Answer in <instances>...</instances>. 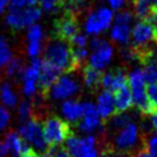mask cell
Masks as SVG:
<instances>
[{
    "label": "cell",
    "instance_id": "10",
    "mask_svg": "<svg viewBox=\"0 0 157 157\" xmlns=\"http://www.w3.org/2000/svg\"><path fill=\"white\" fill-rule=\"evenodd\" d=\"M113 21V13L106 7H101L88 15L84 22L86 33L89 35H98L103 33L111 25Z\"/></svg>",
    "mask_w": 157,
    "mask_h": 157
},
{
    "label": "cell",
    "instance_id": "17",
    "mask_svg": "<svg viewBox=\"0 0 157 157\" xmlns=\"http://www.w3.org/2000/svg\"><path fill=\"white\" fill-rule=\"evenodd\" d=\"M78 31V21L74 15L66 14L61 16L60 19L56 21V34L57 38H60L63 40L71 39L74 35H76Z\"/></svg>",
    "mask_w": 157,
    "mask_h": 157
},
{
    "label": "cell",
    "instance_id": "4",
    "mask_svg": "<svg viewBox=\"0 0 157 157\" xmlns=\"http://www.w3.org/2000/svg\"><path fill=\"white\" fill-rule=\"evenodd\" d=\"M43 135L48 146L59 148L69 136V125L59 117H48L42 123Z\"/></svg>",
    "mask_w": 157,
    "mask_h": 157
},
{
    "label": "cell",
    "instance_id": "8",
    "mask_svg": "<svg viewBox=\"0 0 157 157\" xmlns=\"http://www.w3.org/2000/svg\"><path fill=\"white\" fill-rule=\"evenodd\" d=\"M42 16V10L38 7H25L20 10H10L5 22L10 28L15 30L25 29L36 25Z\"/></svg>",
    "mask_w": 157,
    "mask_h": 157
},
{
    "label": "cell",
    "instance_id": "2",
    "mask_svg": "<svg viewBox=\"0 0 157 157\" xmlns=\"http://www.w3.org/2000/svg\"><path fill=\"white\" fill-rule=\"evenodd\" d=\"M65 149L71 157H99L98 140L95 135H69Z\"/></svg>",
    "mask_w": 157,
    "mask_h": 157
},
{
    "label": "cell",
    "instance_id": "40",
    "mask_svg": "<svg viewBox=\"0 0 157 157\" xmlns=\"http://www.w3.org/2000/svg\"><path fill=\"white\" fill-rule=\"evenodd\" d=\"M109 5L111 6V8L114 10H120L125 5V0H108Z\"/></svg>",
    "mask_w": 157,
    "mask_h": 157
},
{
    "label": "cell",
    "instance_id": "16",
    "mask_svg": "<svg viewBox=\"0 0 157 157\" xmlns=\"http://www.w3.org/2000/svg\"><path fill=\"white\" fill-rule=\"evenodd\" d=\"M94 104L97 110L98 116L102 120H108L117 113L114 97H113V94L110 91H106V90L101 91L96 98V103Z\"/></svg>",
    "mask_w": 157,
    "mask_h": 157
},
{
    "label": "cell",
    "instance_id": "25",
    "mask_svg": "<svg viewBox=\"0 0 157 157\" xmlns=\"http://www.w3.org/2000/svg\"><path fill=\"white\" fill-rule=\"evenodd\" d=\"M155 7L156 6L154 4V0H135L134 12H135V14L139 19L144 21Z\"/></svg>",
    "mask_w": 157,
    "mask_h": 157
},
{
    "label": "cell",
    "instance_id": "37",
    "mask_svg": "<svg viewBox=\"0 0 157 157\" xmlns=\"http://www.w3.org/2000/svg\"><path fill=\"white\" fill-rule=\"evenodd\" d=\"M25 7H28L27 0H10V10H20Z\"/></svg>",
    "mask_w": 157,
    "mask_h": 157
},
{
    "label": "cell",
    "instance_id": "47",
    "mask_svg": "<svg viewBox=\"0 0 157 157\" xmlns=\"http://www.w3.org/2000/svg\"><path fill=\"white\" fill-rule=\"evenodd\" d=\"M99 157H106V156H105V155H101Z\"/></svg>",
    "mask_w": 157,
    "mask_h": 157
},
{
    "label": "cell",
    "instance_id": "27",
    "mask_svg": "<svg viewBox=\"0 0 157 157\" xmlns=\"http://www.w3.org/2000/svg\"><path fill=\"white\" fill-rule=\"evenodd\" d=\"M12 50L7 39L0 35V68L5 67L6 65L12 60Z\"/></svg>",
    "mask_w": 157,
    "mask_h": 157
},
{
    "label": "cell",
    "instance_id": "15",
    "mask_svg": "<svg viewBox=\"0 0 157 157\" xmlns=\"http://www.w3.org/2000/svg\"><path fill=\"white\" fill-rule=\"evenodd\" d=\"M155 34L156 31L146 21H140L135 23L132 29V34H131L134 48L146 46L148 43H150L152 40V38L155 37Z\"/></svg>",
    "mask_w": 157,
    "mask_h": 157
},
{
    "label": "cell",
    "instance_id": "38",
    "mask_svg": "<svg viewBox=\"0 0 157 157\" xmlns=\"http://www.w3.org/2000/svg\"><path fill=\"white\" fill-rule=\"evenodd\" d=\"M144 21L151 25L155 31H157V7H155V8L150 12V14L148 15L147 19L144 20Z\"/></svg>",
    "mask_w": 157,
    "mask_h": 157
},
{
    "label": "cell",
    "instance_id": "26",
    "mask_svg": "<svg viewBox=\"0 0 157 157\" xmlns=\"http://www.w3.org/2000/svg\"><path fill=\"white\" fill-rule=\"evenodd\" d=\"M33 113H34V106L33 103L28 99L20 102L19 105L16 106V117L20 120V123H25L31 119Z\"/></svg>",
    "mask_w": 157,
    "mask_h": 157
},
{
    "label": "cell",
    "instance_id": "30",
    "mask_svg": "<svg viewBox=\"0 0 157 157\" xmlns=\"http://www.w3.org/2000/svg\"><path fill=\"white\" fill-rule=\"evenodd\" d=\"M72 57L75 67L78 65L83 64L86 59L88 58V50L86 48H74L72 49Z\"/></svg>",
    "mask_w": 157,
    "mask_h": 157
},
{
    "label": "cell",
    "instance_id": "19",
    "mask_svg": "<svg viewBox=\"0 0 157 157\" xmlns=\"http://www.w3.org/2000/svg\"><path fill=\"white\" fill-rule=\"evenodd\" d=\"M140 58L142 60L143 65V72L146 75L148 84L157 83V57L151 52H141Z\"/></svg>",
    "mask_w": 157,
    "mask_h": 157
},
{
    "label": "cell",
    "instance_id": "24",
    "mask_svg": "<svg viewBox=\"0 0 157 157\" xmlns=\"http://www.w3.org/2000/svg\"><path fill=\"white\" fill-rule=\"evenodd\" d=\"M102 73L97 69L87 66L83 71V83L86 87L93 89L96 88L98 84H101Z\"/></svg>",
    "mask_w": 157,
    "mask_h": 157
},
{
    "label": "cell",
    "instance_id": "28",
    "mask_svg": "<svg viewBox=\"0 0 157 157\" xmlns=\"http://www.w3.org/2000/svg\"><path fill=\"white\" fill-rule=\"evenodd\" d=\"M5 71H6V75L10 76V78L22 75L23 71H25L22 60L19 58H12V60L5 66Z\"/></svg>",
    "mask_w": 157,
    "mask_h": 157
},
{
    "label": "cell",
    "instance_id": "29",
    "mask_svg": "<svg viewBox=\"0 0 157 157\" xmlns=\"http://www.w3.org/2000/svg\"><path fill=\"white\" fill-rule=\"evenodd\" d=\"M44 38V33L39 25H31L27 34V39L29 44H42Z\"/></svg>",
    "mask_w": 157,
    "mask_h": 157
},
{
    "label": "cell",
    "instance_id": "14",
    "mask_svg": "<svg viewBox=\"0 0 157 157\" xmlns=\"http://www.w3.org/2000/svg\"><path fill=\"white\" fill-rule=\"evenodd\" d=\"M61 119L68 124H78L83 114V103L72 98L64 101L60 104Z\"/></svg>",
    "mask_w": 157,
    "mask_h": 157
},
{
    "label": "cell",
    "instance_id": "7",
    "mask_svg": "<svg viewBox=\"0 0 157 157\" xmlns=\"http://www.w3.org/2000/svg\"><path fill=\"white\" fill-rule=\"evenodd\" d=\"M90 46L93 53L89 57V66L101 72L111 63L113 56L112 45L108 40L95 36L90 42Z\"/></svg>",
    "mask_w": 157,
    "mask_h": 157
},
{
    "label": "cell",
    "instance_id": "35",
    "mask_svg": "<svg viewBox=\"0 0 157 157\" xmlns=\"http://www.w3.org/2000/svg\"><path fill=\"white\" fill-rule=\"evenodd\" d=\"M69 43L73 46H75V48H86V45L88 43V39H87V36L78 33V34L74 35L73 37L69 39Z\"/></svg>",
    "mask_w": 157,
    "mask_h": 157
},
{
    "label": "cell",
    "instance_id": "20",
    "mask_svg": "<svg viewBox=\"0 0 157 157\" xmlns=\"http://www.w3.org/2000/svg\"><path fill=\"white\" fill-rule=\"evenodd\" d=\"M59 76H60V72L58 69L43 60L40 73H39L38 87H40L43 90H49L50 87L58 80Z\"/></svg>",
    "mask_w": 157,
    "mask_h": 157
},
{
    "label": "cell",
    "instance_id": "3",
    "mask_svg": "<svg viewBox=\"0 0 157 157\" xmlns=\"http://www.w3.org/2000/svg\"><path fill=\"white\" fill-rule=\"evenodd\" d=\"M17 133L33 151L42 154L48 150L49 146L45 142L42 123L39 120L31 118L25 123H21L17 128Z\"/></svg>",
    "mask_w": 157,
    "mask_h": 157
},
{
    "label": "cell",
    "instance_id": "46",
    "mask_svg": "<svg viewBox=\"0 0 157 157\" xmlns=\"http://www.w3.org/2000/svg\"><path fill=\"white\" fill-rule=\"evenodd\" d=\"M155 37H156V42H157V31H156V34H155Z\"/></svg>",
    "mask_w": 157,
    "mask_h": 157
},
{
    "label": "cell",
    "instance_id": "18",
    "mask_svg": "<svg viewBox=\"0 0 157 157\" xmlns=\"http://www.w3.org/2000/svg\"><path fill=\"white\" fill-rule=\"evenodd\" d=\"M4 141L7 144V147L10 149V152L13 156L23 157L28 152L31 151L30 147L25 142V140L20 136L17 132L7 133Z\"/></svg>",
    "mask_w": 157,
    "mask_h": 157
},
{
    "label": "cell",
    "instance_id": "44",
    "mask_svg": "<svg viewBox=\"0 0 157 157\" xmlns=\"http://www.w3.org/2000/svg\"><path fill=\"white\" fill-rule=\"evenodd\" d=\"M10 0H0V13H2L7 6L10 5Z\"/></svg>",
    "mask_w": 157,
    "mask_h": 157
},
{
    "label": "cell",
    "instance_id": "32",
    "mask_svg": "<svg viewBox=\"0 0 157 157\" xmlns=\"http://www.w3.org/2000/svg\"><path fill=\"white\" fill-rule=\"evenodd\" d=\"M10 124V112L0 104V132L5 131Z\"/></svg>",
    "mask_w": 157,
    "mask_h": 157
},
{
    "label": "cell",
    "instance_id": "22",
    "mask_svg": "<svg viewBox=\"0 0 157 157\" xmlns=\"http://www.w3.org/2000/svg\"><path fill=\"white\" fill-rule=\"evenodd\" d=\"M0 101L1 105L7 110L14 109L19 105V96L15 93L12 84L8 82H4L0 86Z\"/></svg>",
    "mask_w": 157,
    "mask_h": 157
},
{
    "label": "cell",
    "instance_id": "41",
    "mask_svg": "<svg viewBox=\"0 0 157 157\" xmlns=\"http://www.w3.org/2000/svg\"><path fill=\"white\" fill-rule=\"evenodd\" d=\"M10 154V149L5 143V141H0V157H8Z\"/></svg>",
    "mask_w": 157,
    "mask_h": 157
},
{
    "label": "cell",
    "instance_id": "21",
    "mask_svg": "<svg viewBox=\"0 0 157 157\" xmlns=\"http://www.w3.org/2000/svg\"><path fill=\"white\" fill-rule=\"evenodd\" d=\"M113 97H114L117 112H128L129 109L134 105L132 93L128 88V86H125L121 89L117 90L116 93H113Z\"/></svg>",
    "mask_w": 157,
    "mask_h": 157
},
{
    "label": "cell",
    "instance_id": "23",
    "mask_svg": "<svg viewBox=\"0 0 157 157\" xmlns=\"http://www.w3.org/2000/svg\"><path fill=\"white\" fill-rule=\"evenodd\" d=\"M133 114L128 112H117L112 118H110V127L113 132H117L119 129L127 126L128 124L134 121Z\"/></svg>",
    "mask_w": 157,
    "mask_h": 157
},
{
    "label": "cell",
    "instance_id": "33",
    "mask_svg": "<svg viewBox=\"0 0 157 157\" xmlns=\"http://www.w3.org/2000/svg\"><path fill=\"white\" fill-rule=\"evenodd\" d=\"M42 8L46 12H56L59 6L63 5V0H38Z\"/></svg>",
    "mask_w": 157,
    "mask_h": 157
},
{
    "label": "cell",
    "instance_id": "13",
    "mask_svg": "<svg viewBox=\"0 0 157 157\" xmlns=\"http://www.w3.org/2000/svg\"><path fill=\"white\" fill-rule=\"evenodd\" d=\"M101 84L104 90L110 93H116L117 90L127 86V76L125 71L121 68H116L108 71L106 73L102 74Z\"/></svg>",
    "mask_w": 157,
    "mask_h": 157
},
{
    "label": "cell",
    "instance_id": "11",
    "mask_svg": "<svg viewBox=\"0 0 157 157\" xmlns=\"http://www.w3.org/2000/svg\"><path fill=\"white\" fill-rule=\"evenodd\" d=\"M43 64V60L39 58L31 59L30 65L25 68L23 73L21 75L22 78V93L27 98L33 97L37 94L38 89V80L40 67Z\"/></svg>",
    "mask_w": 157,
    "mask_h": 157
},
{
    "label": "cell",
    "instance_id": "6",
    "mask_svg": "<svg viewBox=\"0 0 157 157\" xmlns=\"http://www.w3.org/2000/svg\"><path fill=\"white\" fill-rule=\"evenodd\" d=\"M80 91V83L71 73L60 75L58 80L54 82L48 90L49 97L53 101L64 102L72 99Z\"/></svg>",
    "mask_w": 157,
    "mask_h": 157
},
{
    "label": "cell",
    "instance_id": "43",
    "mask_svg": "<svg viewBox=\"0 0 157 157\" xmlns=\"http://www.w3.org/2000/svg\"><path fill=\"white\" fill-rule=\"evenodd\" d=\"M106 157H128V155L127 154H125V152H120V151H114L113 152H111L109 156H106Z\"/></svg>",
    "mask_w": 157,
    "mask_h": 157
},
{
    "label": "cell",
    "instance_id": "34",
    "mask_svg": "<svg viewBox=\"0 0 157 157\" xmlns=\"http://www.w3.org/2000/svg\"><path fill=\"white\" fill-rule=\"evenodd\" d=\"M147 95L149 102L152 105V108L157 110V83L148 84L147 86Z\"/></svg>",
    "mask_w": 157,
    "mask_h": 157
},
{
    "label": "cell",
    "instance_id": "31",
    "mask_svg": "<svg viewBox=\"0 0 157 157\" xmlns=\"http://www.w3.org/2000/svg\"><path fill=\"white\" fill-rule=\"evenodd\" d=\"M146 150H147L152 157H157V133L152 132L151 134H149L146 139Z\"/></svg>",
    "mask_w": 157,
    "mask_h": 157
},
{
    "label": "cell",
    "instance_id": "9",
    "mask_svg": "<svg viewBox=\"0 0 157 157\" xmlns=\"http://www.w3.org/2000/svg\"><path fill=\"white\" fill-rule=\"evenodd\" d=\"M102 119L98 116L97 110L93 102H84L83 103V114L78 124V128L83 135H95L102 134L103 132V124Z\"/></svg>",
    "mask_w": 157,
    "mask_h": 157
},
{
    "label": "cell",
    "instance_id": "12",
    "mask_svg": "<svg viewBox=\"0 0 157 157\" xmlns=\"http://www.w3.org/2000/svg\"><path fill=\"white\" fill-rule=\"evenodd\" d=\"M133 20V14L128 10H124L118 13L114 23L111 29V38L121 45H126L131 39V23Z\"/></svg>",
    "mask_w": 157,
    "mask_h": 157
},
{
    "label": "cell",
    "instance_id": "36",
    "mask_svg": "<svg viewBox=\"0 0 157 157\" xmlns=\"http://www.w3.org/2000/svg\"><path fill=\"white\" fill-rule=\"evenodd\" d=\"M45 157H71V155L66 151V149H63V148H53L50 151H48V155Z\"/></svg>",
    "mask_w": 157,
    "mask_h": 157
},
{
    "label": "cell",
    "instance_id": "48",
    "mask_svg": "<svg viewBox=\"0 0 157 157\" xmlns=\"http://www.w3.org/2000/svg\"><path fill=\"white\" fill-rule=\"evenodd\" d=\"M66 1H68V0H66Z\"/></svg>",
    "mask_w": 157,
    "mask_h": 157
},
{
    "label": "cell",
    "instance_id": "5",
    "mask_svg": "<svg viewBox=\"0 0 157 157\" xmlns=\"http://www.w3.org/2000/svg\"><path fill=\"white\" fill-rule=\"evenodd\" d=\"M140 142H141V128L134 121L114 132L112 137V146L114 150L125 154L135 150Z\"/></svg>",
    "mask_w": 157,
    "mask_h": 157
},
{
    "label": "cell",
    "instance_id": "39",
    "mask_svg": "<svg viewBox=\"0 0 157 157\" xmlns=\"http://www.w3.org/2000/svg\"><path fill=\"white\" fill-rule=\"evenodd\" d=\"M149 125L152 131L157 133V110H154L149 114Z\"/></svg>",
    "mask_w": 157,
    "mask_h": 157
},
{
    "label": "cell",
    "instance_id": "42",
    "mask_svg": "<svg viewBox=\"0 0 157 157\" xmlns=\"http://www.w3.org/2000/svg\"><path fill=\"white\" fill-rule=\"evenodd\" d=\"M132 157H152V156L146 150V149H143V150H139V151H136Z\"/></svg>",
    "mask_w": 157,
    "mask_h": 157
},
{
    "label": "cell",
    "instance_id": "45",
    "mask_svg": "<svg viewBox=\"0 0 157 157\" xmlns=\"http://www.w3.org/2000/svg\"><path fill=\"white\" fill-rule=\"evenodd\" d=\"M23 157H45V156L44 155H42L40 152H36V151H33V150H31V151L28 152V154L25 155Z\"/></svg>",
    "mask_w": 157,
    "mask_h": 157
},
{
    "label": "cell",
    "instance_id": "1",
    "mask_svg": "<svg viewBox=\"0 0 157 157\" xmlns=\"http://www.w3.org/2000/svg\"><path fill=\"white\" fill-rule=\"evenodd\" d=\"M44 61L57 68L60 73H69L75 68L72 57V49L66 40L60 38L52 39L46 45L44 50Z\"/></svg>",
    "mask_w": 157,
    "mask_h": 157
}]
</instances>
